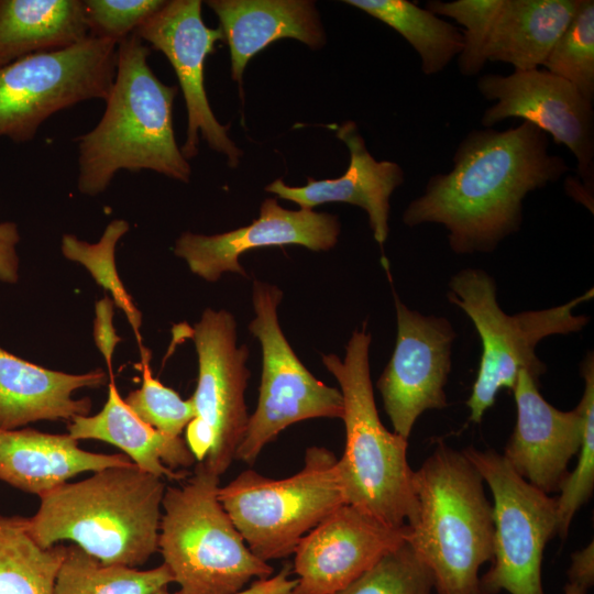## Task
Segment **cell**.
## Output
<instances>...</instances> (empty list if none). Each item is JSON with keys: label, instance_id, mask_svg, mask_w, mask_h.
Here are the masks:
<instances>
[{"label": "cell", "instance_id": "1", "mask_svg": "<svg viewBox=\"0 0 594 594\" xmlns=\"http://www.w3.org/2000/svg\"><path fill=\"white\" fill-rule=\"evenodd\" d=\"M453 167L431 176L403 215L408 227L442 224L459 255L491 253L519 231L526 196L569 169L549 150L548 134L522 121L515 128L472 130L457 146Z\"/></svg>", "mask_w": 594, "mask_h": 594}, {"label": "cell", "instance_id": "2", "mask_svg": "<svg viewBox=\"0 0 594 594\" xmlns=\"http://www.w3.org/2000/svg\"><path fill=\"white\" fill-rule=\"evenodd\" d=\"M150 46L134 33L117 47V69L97 125L75 139L78 190L105 191L125 169L153 170L188 183L191 167L176 142L173 103L177 86L162 82L148 65Z\"/></svg>", "mask_w": 594, "mask_h": 594}, {"label": "cell", "instance_id": "3", "mask_svg": "<svg viewBox=\"0 0 594 594\" xmlns=\"http://www.w3.org/2000/svg\"><path fill=\"white\" fill-rule=\"evenodd\" d=\"M164 479L112 466L40 495L26 529L42 548L68 540L105 564L136 568L158 550Z\"/></svg>", "mask_w": 594, "mask_h": 594}, {"label": "cell", "instance_id": "4", "mask_svg": "<svg viewBox=\"0 0 594 594\" xmlns=\"http://www.w3.org/2000/svg\"><path fill=\"white\" fill-rule=\"evenodd\" d=\"M416 515L405 541L427 564L438 594H480L493 559V510L484 481L463 454L439 440L413 472Z\"/></svg>", "mask_w": 594, "mask_h": 594}, {"label": "cell", "instance_id": "5", "mask_svg": "<svg viewBox=\"0 0 594 594\" xmlns=\"http://www.w3.org/2000/svg\"><path fill=\"white\" fill-rule=\"evenodd\" d=\"M371 339L364 323L352 333L343 360L336 354L321 356L343 398L345 446L338 468L346 504L400 528L416 515L414 471L407 461V439L387 430L378 416L370 370Z\"/></svg>", "mask_w": 594, "mask_h": 594}, {"label": "cell", "instance_id": "6", "mask_svg": "<svg viewBox=\"0 0 594 594\" xmlns=\"http://www.w3.org/2000/svg\"><path fill=\"white\" fill-rule=\"evenodd\" d=\"M220 476L202 462L179 487H166L158 549L178 594H235L274 569L254 556L218 497Z\"/></svg>", "mask_w": 594, "mask_h": 594}, {"label": "cell", "instance_id": "7", "mask_svg": "<svg viewBox=\"0 0 594 594\" xmlns=\"http://www.w3.org/2000/svg\"><path fill=\"white\" fill-rule=\"evenodd\" d=\"M591 288L565 304L540 310L506 314L497 301L495 279L481 268H463L449 280L448 300L473 322L482 343V354L472 392L466 400L469 420L479 424L502 388L513 389L520 371L539 381L546 365L536 354L547 337L581 331L588 317L574 309L592 299Z\"/></svg>", "mask_w": 594, "mask_h": 594}, {"label": "cell", "instance_id": "8", "mask_svg": "<svg viewBox=\"0 0 594 594\" xmlns=\"http://www.w3.org/2000/svg\"><path fill=\"white\" fill-rule=\"evenodd\" d=\"M218 497L251 552L265 562L293 554L312 528L346 504L338 458L318 446L306 450L294 475L274 480L245 470L220 486Z\"/></svg>", "mask_w": 594, "mask_h": 594}, {"label": "cell", "instance_id": "9", "mask_svg": "<svg viewBox=\"0 0 594 594\" xmlns=\"http://www.w3.org/2000/svg\"><path fill=\"white\" fill-rule=\"evenodd\" d=\"M117 47L88 36L0 67V138L29 142L54 113L91 99L105 101L116 76Z\"/></svg>", "mask_w": 594, "mask_h": 594}, {"label": "cell", "instance_id": "10", "mask_svg": "<svg viewBox=\"0 0 594 594\" xmlns=\"http://www.w3.org/2000/svg\"><path fill=\"white\" fill-rule=\"evenodd\" d=\"M282 298L277 286L253 282L255 316L249 330L261 344L262 374L256 409L234 455V460L248 464L254 463L264 447L290 425L343 416L340 389L317 380L285 338L277 315Z\"/></svg>", "mask_w": 594, "mask_h": 594}, {"label": "cell", "instance_id": "11", "mask_svg": "<svg viewBox=\"0 0 594 594\" xmlns=\"http://www.w3.org/2000/svg\"><path fill=\"white\" fill-rule=\"evenodd\" d=\"M191 338L198 356V381L190 398L195 417L186 427L185 441L197 462L221 476L234 460L249 424V349L238 345L237 321L223 309L207 308Z\"/></svg>", "mask_w": 594, "mask_h": 594}, {"label": "cell", "instance_id": "12", "mask_svg": "<svg viewBox=\"0 0 594 594\" xmlns=\"http://www.w3.org/2000/svg\"><path fill=\"white\" fill-rule=\"evenodd\" d=\"M493 496V559L480 578L485 594H544L541 563L548 541L558 535L557 501L518 475L494 450H462Z\"/></svg>", "mask_w": 594, "mask_h": 594}, {"label": "cell", "instance_id": "13", "mask_svg": "<svg viewBox=\"0 0 594 594\" xmlns=\"http://www.w3.org/2000/svg\"><path fill=\"white\" fill-rule=\"evenodd\" d=\"M397 336L376 387L394 432L408 439L425 411L448 406L444 386L457 333L444 317L409 309L394 292Z\"/></svg>", "mask_w": 594, "mask_h": 594}, {"label": "cell", "instance_id": "14", "mask_svg": "<svg viewBox=\"0 0 594 594\" xmlns=\"http://www.w3.org/2000/svg\"><path fill=\"white\" fill-rule=\"evenodd\" d=\"M476 86L485 99L495 101L481 118L484 128L512 118L535 124L570 150L584 186L593 189V102L572 84L536 68L509 75L485 74L479 77Z\"/></svg>", "mask_w": 594, "mask_h": 594}, {"label": "cell", "instance_id": "15", "mask_svg": "<svg viewBox=\"0 0 594 594\" xmlns=\"http://www.w3.org/2000/svg\"><path fill=\"white\" fill-rule=\"evenodd\" d=\"M200 0H172L148 16L134 34L162 52L175 70L187 109V134L180 147L186 160L198 153L199 133L213 151L235 167L242 151L229 138L228 125L219 123L207 98L204 66L215 44L223 40L218 29L207 26Z\"/></svg>", "mask_w": 594, "mask_h": 594}, {"label": "cell", "instance_id": "16", "mask_svg": "<svg viewBox=\"0 0 594 594\" xmlns=\"http://www.w3.org/2000/svg\"><path fill=\"white\" fill-rule=\"evenodd\" d=\"M393 528L344 504L312 528L295 549L292 594H336L405 541Z\"/></svg>", "mask_w": 594, "mask_h": 594}, {"label": "cell", "instance_id": "17", "mask_svg": "<svg viewBox=\"0 0 594 594\" xmlns=\"http://www.w3.org/2000/svg\"><path fill=\"white\" fill-rule=\"evenodd\" d=\"M340 231L334 215L288 210L275 198H267L251 224L212 235L184 232L175 242L174 253L187 263L191 273L216 282L227 272L245 276L239 257L253 249L301 245L316 252L329 251L337 244Z\"/></svg>", "mask_w": 594, "mask_h": 594}, {"label": "cell", "instance_id": "18", "mask_svg": "<svg viewBox=\"0 0 594 594\" xmlns=\"http://www.w3.org/2000/svg\"><path fill=\"white\" fill-rule=\"evenodd\" d=\"M516 424L503 453L513 470L546 494L559 492L582 442V414L563 411L540 394L538 380L520 371L512 389Z\"/></svg>", "mask_w": 594, "mask_h": 594}, {"label": "cell", "instance_id": "19", "mask_svg": "<svg viewBox=\"0 0 594 594\" xmlns=\"http://www.w3.org/2000/svg\"><path fill=\"white\" fill-rule=\"evenodd\" d=\"M337 136L350 152V163L338 178L316 180L308 177L306 186L293 187L276 179L265 190L297 204L300 209L314 210L327 202H346L365 210L375 241L383 246L389 226V199L404 183L403 168L395 162L376 161L365 146L353 121L338 128Z\"/></svg>", "mask_w": 594, "mask_h": 594}, {"label": "cell", "instance_id": "20", "mask_svg": "<svg viewBox=\"0 0 594 594\" xmlns=\"http://www.w3.org/2000/svg\"><path fill=\"white\" fill-rule=\"evenodd\" d=\"M107 381L101 369L85 374L53 371L0 346V428L13 430L40 420L88 416L90 398L74 399L73 392L100 387Z\"/></svg>", "mask_w": 594, "mask_h": 594}, {"label": "cell", "instance_id": "21", "mask_svg": "<svg viewBox=\"0 0 594 594\" xmlns=\"http://www.w3.org/2000/svg\"><path fill=\"white\" fill-rule=\"evenodd\" d=\"M220 21L231 56V76L239 86L249 61L271 43L294 38L312 50L321 48L326 35L312 1L209 0Z\"/></svg>", "mask_w": 594, "mask_h": 594}, {"label": "cell", "instance_id": "22", "mask_svg": "<svg viewBox=\"0 0 594 594\" xmlns=\"http://www.w3.org/2000/svg\"><path fill=\"white\" fill-rule=\"evenodd\" d=\"M134 464L125 454L82 450L66 435L0 428V481L37 496L82 472Z\"/></svg>", "mask_w": 594, "mask_h": 594}, {"label": "cell", "instance_id": "23", "mask_svg": "<svg viewBox=\"0 0 594 594\" xmlns=\"http://www.w3.org/2000/svg\"><path fill=\"white\" fill-rule=\"evenodd\" d=\"M76 440L94 439L121 449L142 471L173 481H182L196 459L180 437L165 435L142 421L125 404L111 380L103 408L94 416H76L68 424Z\"/></svg>", "mask_w": 594, "mask_h": 594}, {"label": "cell", "instance_id": "24", "mask_svg": "<svg viewBox=\"0 0 594 594\" xmlns=\"http://www.w3.org/2000/svg\"><path fill=\"white\" fill-rule=\"evenodd\" d=\"M578 0H502L490 26L484 57L536 69L571 22Z\"/></svg>", "mask_w": 594, "mask_h": 594}, {"label": "cell", "instance_id": "25", "mask_svg": "<svg viewBox=\"0 0 594 594\" xmlns=\"http://www.w3.org/2000/svg\"><path fill=\"white\" fill-rule=\"evenodd\" d=\"M88 36L82 0H0V67Z\"/></svg>", "mask_w": 594, "mask_h": 594}, {"label": "cell", "instance_id": "26", "mask_svg": "<svg viewBox=\"0 0 594 594\" xmlns=\"http://www.w3.org/2000/svg\"><path fill=\"white\" fill-rule=\"evenodd\" d=\"M398 32L417 52L421 72H442L463 50V34L453 24L407 0H344Z\"/></svg>", "mask_w": 594, "mask_h": 594}, {"label": "cell", "instance_id": "27", "mask_svg": "<svg viewBox=\"0 0 594 594\" xmlns=\"http://www.w3.org/2000/svg\"><path fill=\"white\" fill-rule=\"evenodd\" d=\"M66 546L40 547L26 518L0 515V594H54Z\"/></svg>", "mask_w": 594, "mask_h": 594}, {"label": "cell", "instance_id": "28", "mask_svg": "<svg viewBox=\"0 0 594 594\" xmlns=\"http://www.w3.org/2000/svg\"><path fill=\"white\" fill-rule=\"evenodd\" d=\"M172 582L165 563L150 570L105 564L72 543L66 546L54 594H155Z\"/></svg>", "mask_w": 594, "mask_h": 594}, {"label": "cell", "instance_id": "29", "mask_svg": "<svg viewBox=\"0 0 594 594\" xmlns=\"http://www.w3.org/2000/svg\"><path fill=\"white\" fill-rule=\"evenodd\" d=\"M544 70L572 84L580 94L594 100V1L578 0L568 28L551 47Z\"/></svg>", "mask_w": 594, "mask_h": 594}, {"label": "cell", "instance_id": "30", "mask_svg": "<svg viewBox=\"0 0 594 594\" xmlns=\"http://www.w3.org/2000/svg\"><path fill=\"white\" fill-rule=\"evenodd\" d=\"M584 392L579 403L582 414V442L578 463L563 481L557 501L558 535L565 538L576 512L590 499L594 488V358L588 352L581 363Z\"/></svg>", "mask_w": 594, "mask_h": 594}, {"label": "cell", "instance_id": "31", "mask_svg": "<svg viewBox=\"0 0 594 594\" xmlns=\"http://www.w3.org/2000/svg\"><path fill=\"white\" fill-rule=\"evenodd\" d=\"M128 231L129 223L117 219L107 226L97 243L79 240L73 234H64L62 238V252L68 260L84 265L95 280L110 292L113 302L128 317L141 345L139 329L142 316L121 283L114 263L116 245Z\"/></svg>", "mask_w": 594, "mask_h": 594}, {"label": "cell", "instance_id": "32", "mask_svg": "<svg viewBox=\"0 0 594 594\" xmlns=\"http://www.w3.org/2000/svg\"><path fill=\"white\" fill-rule=\"evenodd\" d=\"M433 590L430 569L404 541L336 594H432Z\"/></svg>", "mask_w": 594, "mask_h": 594}, {"label": "cell", "instance_id": "33", "mask_svg": "<svg viewBox=\"0 0 594 594\" xmlns=\"http://www.w3.org/2000/svg\"><path fill=\"white\" fill-rule=\"evenodd\" d=\"M141 353L142 385L132 391L124 402L145 424L165 435L179 437L195 417L194 405L190 398L183 399L177 392L153 377L146 350L141 348Z\"/></svg>", "mask_w": 594, "mask_h": 594}, {"label": "cell", "instance_id": "34", "mask_svg": "<svg viewBox=\"0 0 594 594\" xmlns=\"http://www.w3.org/2000/svg\"><path fill=\"white\" fill-rule=\"evenodd\" d=\"M502 0H431L426 9L436 15L453 19L464 28L463 50L458 56L460 73L472 77L477 75L486 64L484 48L492 21Z\"/></svg>", "mask_w": 594, "mask_h": 594}, {"label": "cell", "instance_id": "35", "mask_svg": "<svg viewBox=\"0 0 594 594\" xmlns=\"http://www.w3.org/2000/svg\"><path fill=\"white\" fill-rule=\"evenodd\" d=\"M164 0H82L89 36L119 44L153 13Z\"/></svg>", "mask_w": 594, "mask_h": 594}, {"label": "cell", "instance_id": "36", "mask_svg": "<svg viewBox=\"0 0 594 594\" xmlns=\"http://www.w3.org/2000/svg\"><path fill=\"white\" fill-rule=\"evenodd\" d=\"M20 241L14 222L0 223V282L14 284L19 279V256L16 245Z\"/></svg>", "mask_w": 594, "mask_h": 594}, {"label": "cell", "instance_id": "37", "mask_svg": "<svg viewBox=\"0 0 594 594\" xmlns=\"http://www.w3.org/2000/svg\"><path fill=\"white\" fill-rule=\"evenodd\" d=\"M112 308L113 301L108 298H103L97 302L94 328L96 344L103 354L108 365H111L114 346L120 341V338L116 334L112 326Z\"/></svg>", "mask_w": 594, "mask_h": 594}, {"label": "cell", "instance_id": "38", "mask_svg": "<svg viewBox=\"0 0 594 594\" xmlns=\"http://www.w3.org/2000/svg\"><path fill=\"white\" fill-rule=\"evenodd\" d=\"M290 565H285L278 573L267 579L254 581L249 587L235 594H292L296 579H292ZM155 594H178L169 593L167 587L157 591Z\"/></svg>", "mask_w": 594, "mask_h": 594}, {"label": "cell", "instance_id": "39", "mask_svg": "<svg viewBox=\"0 0 594 594\" xmlns=\"http://www.w3.org/2000/svg\"><path fill=\"white\" fill-rule=\"evenodd\" d=\"M569 582L587 591L594 583V544L591 541L584 548L571 554L568 569Z\"/></svg>", "mask_w": 594, "mask_h": 594}, {"label": "cell", "instance_id": "40", "mask_svg": "<svg viewBox=\"0 0 594 594\" xmlns=\"http://www.w3.org/2000/svg\"><path fill=\"white\" fill-rule=\"evenodd\" d=\"M586 592L584 588L569 582L564 586L563 594H586Z\"/></svg>", "mask_w": 594, "mask_h": 594}, {"label": "cell", "instance_id": "41", "mask_svg": "<svg viewBox=\"0 0 594 594\" xmlns=\"http://www.w3.org/2000/svg\"><path fill=\"white\" fill-rule=\"evenodd\" d=\"M480 594H485V593L481 592Z\"/></svg>", "mask_w": 594, "mask_h": 594}]
</instances>
